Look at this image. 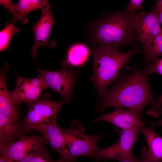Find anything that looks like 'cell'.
Masks as SVG:
<instances>
[{
	"mask_svg": "<svg viewBox=\"0 0 162 162\" xmlns=\"http://www.w3.org/2000/svg\"><path fill=\"white\" fill-rule=\"evenodd\" d=\"M144 70L139 64L131 69L126 66L124 72L114 81L113 86L108 90L97 106L100 111L115 107L133 110L140 113L148 104L155 101L148 78Z\"/></svg>",
	"mask_w": 162,
	"mask_h": 162,
	"instance_id": "1",
	"label": "cell"
},
{
	"mask_svg": "<svg viewBox=\"0 0 162 162\" xmlns=\"http://www.w3.org/2000/svg\"><path fill=\"white\" fill-rule=\"evenodd\" d=\"M137 13L126 8L104 15L91 28L88 41L94 46H105L118 50L133 46L137 40L136 19Z\"/></svg>",
	"mask_w": 162,
	"mask_h": 162,
	"instance_id": "2",
	"label": "cell"
},
{
	"mask_svg": "<svg viewBox=\"0 0 162 162\" xmlns=\"http://www.w3.org/2000/svg\"><path fill=\"white\" fill-rule=\"evenodd\" d=\"M118 50L105 46H94L92 48L93 72L89 79L100 98L108 90L109 85L118 77L122 68L130 63L131 56L142 52L137 46L124 52Z\"/></svg>",
	"mask_w": 162,
	"mask_h": 162,
	"instance_id": "3",
	"label": "cell"
},
{
	"mask_svg": "<svg viewBox=\"0 0 162 162\" xmlns=\"http://www.w3.org/2000/svg\"><path fill=\"white\" fill-rule=\"evenodd\" d=\"M64 143L61 158L76 159L80 156L94 158L98 141L104 136V134L88 135L84 133V129L76 120H73L67 129H62Z\"/></svg>",
	"mask_w": 162,
	"mask_h": 162,
	"instance_id": "4",
	"label": "cell"
},
{
	"mask_svg": "<svg viewBox=\"0 0 162 162\" xmlns=\"http://www.w3.org/2000/svg\"><path fill=\"white\" fill-rule=\"evenodd\" d=\"M58 70L51 71L40 68L37 70L39 76L47 88H50L59 93L62 99L69 102L72 98L74 88L79 74L78 70L71 68L62 67Z\"/></svg>",
	"mask_w": 162,
	"mask_h": 162,
	"instance_id": "5",
	"label": "cell"
},
{
	"mask_svg": "<svg viewBox=\"0 0 162 162\" xmlns=\"http://www.w3.org/2000/svg\"><path fill=\"white\" fill-rule=\"evenodd\" d=\"M141 130L121 129L118 131L119 137L114 144L105 148H97L94 158L116 160L120 162L133 157L132 148Z\"/></svg>",
	"mask_w": 162,
	"mask_h": 162,
	"instance_id": "6",
	"label": "cell"
},
{
	"mask_svg": "<svg viewBox=\"0 0 162 162\" xmlns=\"http://www.w3.org/2000/svg\"><path fill=\"white\" fill-rule=\"evenodd\" d=\"M42 14L40 19L32 26L34 33V44L31 49V55L36 60L38 48L48 47L53 48L56 45L55 41L50 38L51 31L56 22L50 9V4L47 2L41 9Z\"/></svg>",
	"mask_w": 162,
	"mask_h": 162,
	"instance_id": "7",
	"label": "cell"
},
{
	"mask_svg": "<svg viewBox=\"0 0 162 162\" xmlns=\"http://www.w3.org/2000/svg\"><path fill=\"white\" fill-rule=\"evenodd\" d=\"M47 87L41 78H26L17 76L15 88L10 92L15 104L22 103H33L40 98L42 92Z\"/></svg>",
	"mask_w": 162,
	"mask_h": 162,
	"instance_id": "8",
	"label": "cell"
},
{
	"mask_svg": "<svg viewBox=\"0 0 162 162\" xmlns=\"http://www.w3.org/2000/svg\"><path fill=\"white\" fill-rule=\"evenodd\" d=\"M141 114V113L133 110L116 107L114 111L103 114L93 119V121H106L122 130L141 129L146 124L142 119Z\"/></svg>",
	"mask_w": 162,
	"mask_h": 162,
	"instance_id": "9",
	"label": "cell"
},
{
	"mask_svg": "<svg viewBox=\"0 0 162 162\" xmlns=\"http://www.w3.org/2000/svg\"><path fill=\"white\" fill-rule=\"evenodd\" d=\"M136 29L137 40L141 43L144 48L150 40L162 30L158 13L154 8L149 11L142 10L137 13Z\"/></svg>",
	"mask_w": 162,
	"mask_h": 162,
	"instance_id": "10",
	"label": "cell"
},
{
	"mask_svg": "<svg viewBox=\"0 0 162 162\" xmlns=\"http://www.w3.org/2000/svg\"><path fill=\"white\" fill-rule=\"evenodd\" d=\"M42 142L37 137L23 136L18 140L0 146L1 154L19 162L28 154L41 148Z\"/></svg>",
	"mask_w": 162,
	"mask_h": 162,
	"instance_id": "11",
	"label": "cell"
},
{
	"mask_svg": "<svg viewBox=\"0 0 162 162\" xmlns=\"http://www.w3.org/2000/svg\"><path fill=\"white\" fill-rule=\"evenodd\" d=\"M46 0H19L18 3H13L11 0L0 1V4L6 8L10 13L12 17L10 20L14 23L18 20L23 24L28 23L27 15L31 12L40 9L45 4Z\"/></svg>",
	"mask_w": 162,
	"mask_h": 162,
	"instance_id": "12",
	"label": "cell"
},
{
	"mask_svg": "<svg viewBox=\"0 0 162 162\" xmlns=\"http://www.w3.org/2000/svg\"><path fill=\"white\" fill-rule=\"evenodd\" d=\"M154 127L151 126L141 130L148 147H143L141 151V158L144 162H162V137L154 131Z\"/></svg>",
	"mask_w": 162,
	"mask_h": 162,
	"instance_id": "13",
	"label": "cell"
},
{
	"mask_svg": "<svg viewBox=\"0 0 162 162\" xmlns=\"http://www.w3.org/2000/svg\"><path fill=\"white\" fill-rule=\"evenodd\" d=\"M10 66L5 62L0 73V113L13 119L17 125L19 124V112L13 102L7 85V72Z\"/></svg>",
	"mask_w": 162,
	"mask_h": 162,
	"instance_id": "14",
	"label": "cell"
},
{
	"mask_svg": "<svg viewBox=\"0 0 162 162\" xmlns=\"http://www.w3.org/2000/svg\"><path fill=\"white\" fill-rule=\"evenodd\" d=\"M50 98L49 97L40 98L36 101L29 104V108L36 112L49 122H56L59 110L69 102L63 99L60 101H54Z\"/></svg>",
	"mask_w": 162,
	"mask_h": 162,
	"instance_id": "15",
	"label": "cell"
},
{
	"mask_svg": "<svg viewBox=\"0 0 162 162\" xmlns=\"http://www.w3.org/2000/svg\"><path fill=\"white\" fill-rule=\"evenodd\" d=\"M35 130L40 133L52 148L61 155L63 149L64 138L62 129L58 127L56 122L46 124Z\"/></svg>",
	"mask_w": 162,
	"mask_h": 162,
	"instance_id": "16",
	"label": "cell"
},
{
	"mask_svg": "<svg viewBox=\"0 0 162 162\" xmlns=\"http://www.w3.org/2000/svg\"><path fill=\"white\" fill-rule=\"evenodd\" d=\"M89 52L84 44H77L71 46L67 52L65 59L61 62L62 67H78L87 61Z\"/></svg>",
	"mask_w": 162,
	"mask_h": 162,
	"instance_id": "17",
	"label": "cell"
},
{
	"mask_svg": "<svg viewBox=\"0 0 162 162\" xmlns=\"http://www.w3.org/2000/svg\"><path fill=\"white\" fill-rule=\"evenodd\" d=\"M145 62V68L153 65L162 56V30L153 38L142 50Z\"/></svg>",
	"mask_w": 162,
	"mask_h": 162,
	"instance_id": "18",
	"label": "cell"
},
{
	"mask_svg": "<svg viewBox=\"0 0 162 162\" xmlns=\"http://www.w3.org/2000/svg\"><path fill=\"white\" fill-rule=\"evenodd\" d=\"M20 130V127L13 119L0 113V146L13 142Z\"/></svg>",
	"mask_w": 162,
	"mask_h": 162,
	"instance_id": "19",
	"label": "cell"
},
{
	"mask_svg": "<svg viewBox=\"0 0 162 162\" xmlns=\"http://www.w3.org/2000/svg\"><path fill=\"white\" fill-rule=\"evenodd\" d=\"M51 123L44 118L33 110L29 109L23 119L22 130L28 132L32 129L36 130L46 124Z\"/></svg>",
	"mask_w": 162,
	"mask_h": 162,
	"instance_id": "20",
	"label": "cell"
},
{
	"mask_svg": "<svg viewBox=\"0 0 162 162\" xmlns=\"http://www.w3.org/2000/svg\"><path fill=\"white\" fill-rule=\"evenodd\" d=\"M20 31L19 28L14 23H7L4 27L0 32V51L9 48L10 42L15 34Z\"/></svg>",
	"mask_w": 162,
	"mask_h": 162,
	"instance_id": "21",
	"label": "cell"
},
{
	"mask_svg": "<svg viewBox=\"0 0 162 162\" xmlns=\"http://www.w3.org/2000/svg\"><path fill=\"white\" fill-rule=\"evenodd\" d=\"M42 148L28 154L19 162H55Z\"/></svg>",
	"mask_w": 162,
	"mask_h": 162,
	"instance_id": "22",
	"label": "cell"
},
{
	"mask_svg": "<svg viewBox=\"0 0 162 162\" xmlns=\"http://www.w3.org/2000/svg\"><path fill=\"white\" fill-rule=\"evenodd\" d=\"M162 94L158 100L155 101L152 105L148 109L147 114L154 118L158 117L162 114Z\"/></svg>",
	"mask_w": 162,
	"mask_h": 162,
	"instance_id": "23",
	"label": "cell"
},
{
	"mask_svg": "<svg viewBox=\"0 0 162 162\" xmlns=\"http://www.w3.org/2000/svg\"><path fill=\"white\" fill-rule=\"evenodd\" d=\"M148 75L156 73L162 76V57L158 60L152 66L144 70Z\"/></svg>",
	"mask_w": 162,
	"mask_h": 162,
	"instance_id": "24",
	"label": "cell"
},
{
	"mask_svg": "<svg viewBox=\"0 0 162 162\" xmlns=\"http://www.w3.org/2000/svg\"><path fill=\"white\" fill-rule=\"evenodd\" d=\"M143 0H130L126 8L128 10L134 12L136 10L142 11V4Z\"/></svg>",
	"mask_w": 162,
	"mask_h": 162,
	"instance_id": "25",
	"label": "cell"
},
{
	"mask_svg": "<svg viewBox=\"0 0 162 162\" xmlns=\"http://www.w3.org/2000/svg\"><path fill=\"white\" fill-rule=\"evenodd\" d=\"M120 162H144V161L143 159L141 157L140 158H137L134 156L129 158Z\"/></svg>",
	"mask_w": 162,
	"mask_h": 162,
	"instance_id": "26",
	"label": "cell"
},
{
	"mask_svg": "<svg viewBox=\"0 0 162 162\" xmlns=\"http://www.w3.org/2000/svg\"><path fill=\"white\" fill-rule=\"evenodd\" d=\"M156 4L154 7V8L158 13L162 11V0L156 1Z\"/></svg>",
	"mask_w": 162,
	"mask_h": 162,
	"instance_id": "27",
	"label": "cell"
},
{
	"mask_svg": "<svg viewBox=\"0 0 162 162\" xmlns=\"http://www.w3.org/2000/svg\"><path fill=\"white\" fill-rule=\"evenodd\" d=\"M151 126L154 127L158 125H162V118L160 119L155 122H149Z\"/></svg>",
	"mask_w": 162,
	"mask_h": 162,
	"instance_id": "28",
	"label": "cell"
},
{
	"mask_svg": "<svg viewBox=\"0 0 162 162\" xmlns=\"http://www.w3.org/2000/svg\"><path fill=\"white\" fill-rule=\"evenodd\" d=\"M55 162H76V159H64L60 158L59 160L56 161Z\"/></svg>",
	"mask_w": 162,
	"mask_h": 162,
	"instance_id": "29",
	"label": "cell"
},
{
	"mask_svg": "<svg viewBox=\"0 0 162 162\" xmlns=\"http://www.w3.org/2000/svg\"><path fill=\"white\" fill-rule=\"evenodd\" d=\"M158 15L160 23L162 25V11L158 13Z\"/></svg>",
	"mask_w": 162,
	"mask_h": 162,
	"instance_id": "30",
	"label": "cell"
},
{
	"mask_svg": "<svg viewBox=\"0 0 162 162\" xmlns=\"http://www.w3.org/2000/svg\"></svg>",
	"mask_w": 162,
	"mask_h": 162,
	"instance_id": "31",
	"label": "cell"
}]
</instances>
